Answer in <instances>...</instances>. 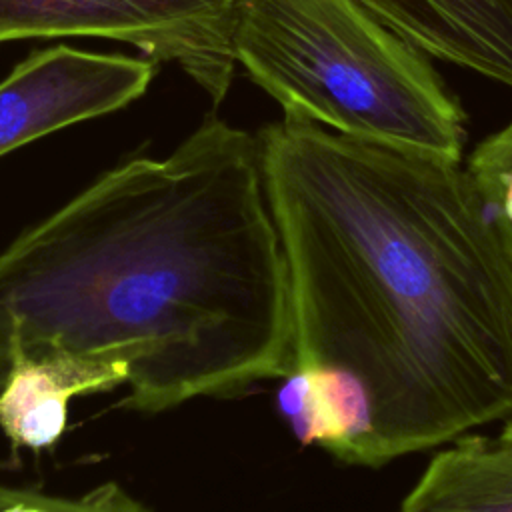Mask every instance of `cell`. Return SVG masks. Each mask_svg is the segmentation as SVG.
Returning a JSON list of instances; mask_svg holds the SVG:
<instances>
[{
  "label": "cell",
  "instance_id": "cell-1",
  "mask_svg": "<svg viewBox=\"0 0 512 512\" xmlns=\"http://www.w3.org/2000/svg\"><path fill=\"white\" fill-rule=\"evenodd\" d=\"M256 140L288 268L292 434L380 468L512 418V256L466 166L292 116Z\"/></svg>",
  "mask_w": 512,
  "mask_h": 512
},
{
  "label": "cell",
  "instance_id": "cell-2",
  "mask_svg": "<svg viewBox=\"0 0 512 512\" xmlns=\"http://www.w3.org/2000/svg\"><path fill=\"white\" fill-rule=\"evenodd\" d=\"M72 356L142 412L292 370L288 268L256 134L210 114L104 172L0 252V360Z\"/></svg>",
  "mask_w": 512,
  "mask_h": 512
},
{
  "label": "cell",
  "instance_id": "cell-3",
  "mask_svg": "<svg viewBox=\"0 0 512 512\" xmlns=\"http://www.w3.org/2000/svg\"><path fill=\"white\" fill-rule=\"evenodd\" d=\"M234 54L284 116L462 162L460 104L430 58L358 0H240Z\"/></svg>",
  "mask_w": 512,
  "mask_h": 512
},
{
  "label": "cell",
  "instance_id": "cell-4",
  "mask_svg": "<svg viewBox=\"0 0 512 512\" xmlns=\"http://www.w3.org/2000/svg\"><path fill=\"white\" fill-rule=\"evenodd\" d=\"M240 0H0V44L94 36L126 42L152 62L176 64L216 104L236 72Z\"/></svg>",
  "mask_w": 512,
  "mask_h": 512
},
{
  "label": "cell",
  "instance_id": "cell-5",
  "mask_svg": "<svg viewBox=\"0 0 512 512\" xmlns=\"http://www.w3.org/2000/svg\"><path fill=\"white\" fill-rule=\"evenodd\" d=\"M150 58L56 46L30 54L0 82V156L50 132L140 98L156 72Z\"/></svg>",
  "mask_w": 512,
  "mask_h": 512
},
{
  "label": "cell",
  "instance_id": "cell-6",
  "mask_svg": "<svg viewBox=\"0 0 512 512\" xmlns=\"http://www.w3.org/2000/svg\"><path fill=\"white\" fill-rule=\"evenodd\" d=\"M428 58L512 90V0H358Z\"/></svg>",
  "mask_w": 512,
  "mask_h": 512
},
{
  "label": "cell",
  "instance_id": "cell-7",
  "mask_svg": "<svg viewBox=\"0 0 512 512\" xmlns=\"http://www.w3.org/2000/svg\"><path fill=\"white\" fill-rule=\"evenodd\" d=\"M124 376L72 356L10 358L0 388V428L12 448H52L68 424L72 398L110 390Z\"/></svg>",
  "mask_w": 512,
  "mask_h": 512
},
{
  "label": "cell",
  "instance_id": "cell-8",
  "mask_svg": "<svg viewBox=\"0 0 512 512\" xmlns=\"http://www.w3.org/2000/svg\"><path fill=\"white\" fill-rule=\"evenodd\" d=\"M398 512H512V418L438 452Z\"/></svg>",
  "mask_w": 512,
  "mask_h": 512
},
{
  "label": "cell",
  "instance_id": "cell-9",
  "mask_svg": "<svg viewBox=\"0 0 512 512\" xmlns=\"http://www.w3.org/2000/svg\"><path fill=\"white\" fill-rule=\"evenodd\" d=\"M512 256V122L482 140L466 162Z\"/></svg>",
  "mask_w": 512,
  "mask_h": 512
},
{
  "label": "cell",
  "instance_id": "cell-10",
  "mask_svg": "<svg viewBox=\"0 0 512 512\" xmlns=\"http://www.w3.org/2000/svg\"><path fill=\"white\" fill-rule=\"evenodd\" d=\"M0 512H150L120 484L104 482L80 496H52L0 484Z\"/></svg>",
  "mask_w": 512,
  "mask_h": 512
},
{
  "label": "cell",
  "instance_id": "cell-11",
  "mask_svg": "<svg viewBox=\"0 0 512 512\" xmlns=\"http://www.w3.org/2000/svg\"><path fill=\"white\" fill-rule=\"evenodd\" d=\"M4 378H6V374L0 372V388H2V384H4Z\"/></svg>",
  "mask_w": 512,
  "mask_h": 512
}]
</instances>
